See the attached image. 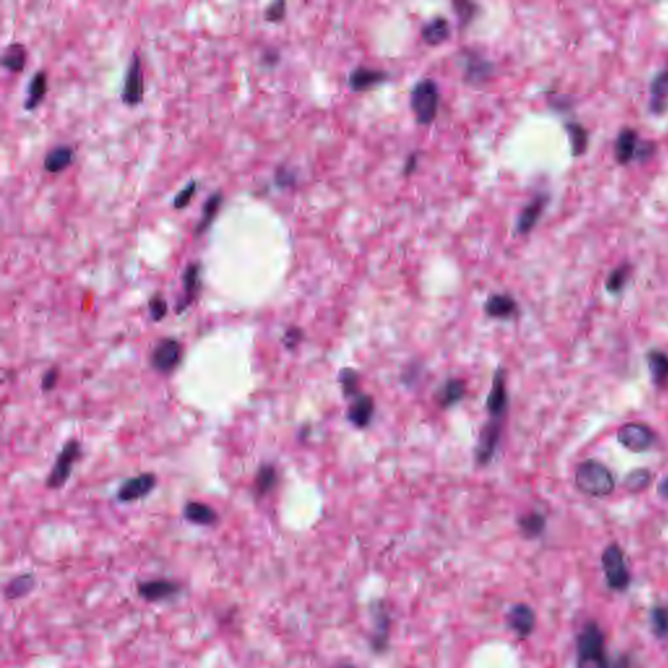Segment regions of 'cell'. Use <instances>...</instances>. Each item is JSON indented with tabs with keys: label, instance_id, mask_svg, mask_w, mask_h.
I'll use <instances>...</instances> for the list:
<instances>
[{
	"label": "cell",
	"instance_id": "obj_36",
	"mask_svg": "<svg viewBox=\"0 0 668 668\" xmlns=\"http://www.w3.org/2000/svg\"><path fill=\"white\" fill-rule=\"evenodd\" d=\"M628 276H629V268L626 265L617 268L609 274L607 282H606V289L612 294L619 293L624 287Z\"/></svg>",
	"mask_w": 668,
	"mask_h": 668
},
{
	"label": "cell",
	"instance_id": "obj_8",
	"mask_svg": "<svg viewBox=\"0 0 668 668\" xmlns=\"http://www.w3.org/2000/svg\"><path fill=\"white\" fill-rule=\"evenodd\" d=\"M123 102L128 106L139 104L144 98V75L139 54H133L126 73L122 92Z\"/></svg>",
	"mask_w": 668,
	"mask_h": 668
},
{
	"label": "cell",
	"instance_id": "obj_34",
	"mask_svg": "<svg viewBox=\"0 0 668 668\" xmlns=\"http://www.w3.org/2000/svg\"><path fill=\"white\" fill-rule=\"evenodd\" d=\"M566 130L572 144L573 154L581 156L588 148V132L580 124H566Z\"/></svg>",
	"mask_w": 668,
	"mask_h": 668
},
{
	"label": "cell",
	"instance_id": "obj_15",
	"mask_svg": "<svg viewBox=\"0 0 668 668\" xmlns=\"http://www.w3.org/2000/svg\"><path fill=\"white\" fill-rule=\"evenodd\" d=\"M222 201H224L222 192H214L213 195L209 196L208 200L205 201V204L202 207L200 221L198 222V225L195 226V238L201 236L204 233L208 231L209 227L212 226V224L214 222V219L217 217L218 212H219L221 205H222Z\"/></svg>",
	"mask_w": 668,
	"mask_h": 668
},
{
	"label": "cell",
	"instance_id": "obj_44",
	"mask_svg": "<svg viewBox=\"0 0 668 668\" xmlns=\"http://www.w3.org/2000/svg\"><path fill=\"white\" fill-rule=\"evenodd\" d=\"M276 182L281 187H287V186L293 184L294 176L290 171H287L286 169H278L277 174H276Z\"/></svg>",
	"mask_w": 668,
	"mask_h": 668
},
{
	"label": "cell",
	"instance_id": "obj_32",
	"mask_svg": "<svg viewBox=\"0 0 668 668\" xmlns=\"http://www.w3.org/2000/svg\"><path fill=\"white\" fill-rule=\"evenodd\" d=\"M33 586H35L33 576L30 574L18 576L9 582L8 586L6 588V597L8 599L21 598L32 590Z\"/></svg>",
	"mask_w": 668,
	"mask_h": 668
},
{
	"label": "cell",
	"instance_id": "obj_19",
	"mask_svg": "<svg viewBox=\"0 0 668 668\" xmlns=\"http://www.w3.org/2000/svg\"><path fill=\"white\" fill-rule=\"evenodd\" d=\"M547 196L540 195L538 198L533 200L526 208L522 210L518 224H517V230L520 234H528L531 231V229L538 222L540 214L543 213V209L546 207Z\"/></svg>",
	"mask_w": 668,
	"mask_h": 668
},
{
	"label": "cell",
	"instance_id": "obj_39",
	"mask_svg": "<svg viewBox=\"0 0 668 668\" xmlns=\"http://www.w3.org/2000/svg\"><path fill=\"white\" fill-rule=\"evenodd\" d=\"M339 382H341L344 393L346 396L354 394L356 389H358V375L353 370H345V371L341 372Z\"/></svg>",
	"mask_w": 668,
	"mask_h": 668
},
{
	"label": "cell",
	"instance_id": "obj_20",
	"mask_svg": "<svg viewBox=\"0 0 668 668\" xmlns=\"http://www.w3.org/2000/svg\"><path fill=\"white\" fill-rule=\"evenodd\" d=\"M73 161V150L70 147L59 145L51 149L44 157V167L49 173H61Z\"/></svg>",
	"mask_w": 668,
	"mask_h": 668
},
{
	"label": "cell",
	"instance_id": "obj_29",
	"mask_svg": "<svg viewBox=\"0 0 668 668\" xmlns=\"http://www.w3.org/2000/svg\"><path fill=\"white\" fill-rule=\"evenodd\" d=\"M465 396V384L461 380H449L437 393V402L442 408H449Z\"/></svg>",
	"mask_w": 668,
	"mask_h": 668
},
{
	"label": "cell",
	"instance_id": "obj_21",
	"mask_svg": "<svg viewBox=\"0 0 668 668\" xmlns=\"http://www.w3.org/2000/svg\"><path fill=\"white\" fill-rule=\"evenodd\" d=\"M388 75L382 71L370 70V68H358L354 71L350 76V87H353L356 92L370 89L377 84H382L385 81Z\"/></svg>",
	"mask_w": 668,
	"mask_h": 668
},
{
	"label": "cell",
	"instance_id": "obj_12",
	"mask_svg": "<svg viewBox=\"0 0 668 668\" xmlns=\"http://www.w3.org/2000/svg\"><path fill=\"white\" fill-rule=\"evenodd\" d=\"M179 591V586L175 582L167 580H152L141 582L139 585V594L148 602H157L162 599L170 598Z\"/></svg>",
	"mask_w": 668,
	"mask_h": 668
},
{
	"label": "cell",
	"instance_id": "obj_48",
	"mask_svg": "<svg viewBox=\"0 0 668 668\" xmlns=\"http://www.w3.org/2000/svg\"><path fill=\"white\" fill-rule=\"evenodd\" d=\"M336 668H356V666H351V664H339V667Z\"/></svg>",
	"mask_w": 668,
	"mask_h": 668
},
{
	"label": "cell",
	"instance_id": "obj_18",
	"mask_svg": "<svg viewBox=\"0 0 668 668\" xmlns=\"http://www.w3.org/2000/svg\"><path fill=\"white\" fill-rule=\"evenodd\" d=\"M375 411V402L370 396H360L348 408V420L358 428H365L371 422Z\"/></svg>",
	"mask_w": 668,
	"mask_h": 668
},
{
	"label": "cell",
	"instance_id": "obj_22",
	"mask_svg": "<svg viewBox=\"0 0 668 668\" xmlns=\"http://www.w3.org/2000/svg\"><path fill=\"white\" fill-rule=\"evenodd\" d=\"M651 110L663 113L668 106V71L660 72L651 84Z\"/></svg>",
	"mask_w": 668,
	"mask_h": 668
},
{
	"label": "cell",
	"instance_id": "obj_45",
	"mask_svg": "<svg viewBox=\"0 0 668 668\" xmlns=\"http://www.w3.org/2000/svg\"><path fill=\"white\" fill-rule=\"evenodd\" d=\"M302 339V332L300 329H296V328H293V329L287 330L285 337H284V342L287 347H296V344L300 341Z\"/></svg>",
	"mask_w": 668,
	"mask_h": 668
},
{
	"label": "cell",
	"instance_id": "obj_37",
	"mask_svg": "<svg viewBox=\"0 0 668 668\" xmlns=\"http://www.w3.org/2000/svg\"><path fill=\"white\" fill-rule=\"evenodd\" d=\"M490 72H491V67L483 59H479L478 56H475L469 61L468 76H469L470 80H473V81L483 80Z\"/></svg>",
	"mask_w": 668,
	"mask_h": 668
},
{
	"label": "cell",
	"instance_id": "obj_2",
	"mask_svg": "<svg viewBox=\"0 0 668 668\" xmlns=\"http://www.w3.org/2000/svg\"><path fill=\"white\" fill-rule=\"evenodd\" d=\"M577 668H609L605 636L597 623L585 625L577 638Z\"/></svg>",
	"mask_w": 668,
	"mask_h": 668
},
{
	"label": "cell",
	"instance_id": "obj_33",
	"mask_svg": "<svg viewBox=\"0 0 668 668\" xmlns=\"http://www.w3.org/2000/svg\"><path fill=\"white\" fill-rule=\"evenodd\" d=\"M651 483V474L649 470L636 469L631 471L625 478L624 485L628 491L637 494L643 492Z\"/></svg>",
	"mask_w": 668,
	"mask_h": 668
},
{
	"label": "cell",
	"instance_id": "obj_35",
	"mask_svg": "<svg viewBox=\"0 0 668 668\" xmlns=\"http://www.w3.org/2000/svg\"><path fill=\"white\" fill-rule=\"evenodd\" d=\"M651 625L657 637L664 638L668 634V609L664 607H655L651 612Z\"/></svg>",
	"mask_w": 668,
	"mask_h": 668
},
{
	"label": "cell",
	"instance_id": "obj_40",
	"mask_svg": "<svg viewBox=\"0 0 668 668\" xmlns=\"http://www.w3.org/2000/svg\"><path fill=\"white\" fill-rule=\"evenodd\" d=\"M285 13H286V3L277 1V3L270 4L269 7L265 9L264 18L269 23H278L285 18Z\"/></svg>",
	"mask_w": 668,
	"mask_h": 668
},
{
	"label": "cell",
	"instance_id": "obj_28",
	"mask_svg": "<svg viewBox=\"0 0 668 668\" xmlns=\"http://www.w3.org/2000/svg\"><path fill=\"white\" fill-rule=\"evenodd\" d=\"M26 58L28 55H26L25 47L23 44H9L3 52L1 64L4 68L18 73L25 68Z\"/></svg>",
	"mask_w": 668,
	"mask_h": 668
},
{
	"label": "cell",
	"instance_id": "obj_11",
	"mask_svg": "<svg viewBox=\"0 0 668 668\" xmlns=\"http://www.w3.org/2000/svg\"><path fill=\"white\" fill-rule=\"evenodd\" d=\"M502 436V420L499 418H494L485 427L480 435V440L477 448V460L479 463H487L492 459L495 453L496 447L499 444Z\"/></svg>",
	"mask_w": 668,
	"mask_h": 668
},
{
	"label": "cell",
	"instance_id": "obj_5",
	"mask_svg": "<svg viewBox=\"0 0 668 668\" xmlns=\"http://www.w3.org/2000/svg\"><path fill=\"white\" fill-rule=\"evenodd\" d=\"M655 434L649 425L643 423H626L617 431V440L628 451L643 453L655 443Z\"/></svg>",
	"mask_w": 668,
	"mask_h": 668
},
{
	"label": "cell",
	"instance_id": "obj_6",
	"mask_svg": "<svg viewBox=\"0 0 668 668\" xmlns=\"http://www.w3.org/2000/svg\"><path fill=\"white\" fill-rule=\"evenodd\" d=\"M183 347L179 341L165 339L159 341L153 348L150 356V363L158 372L169 373L174 371L181 363Z\"/></svg>",
	"mask_w": 668,
	"mask_h": 668
},
{
	"label": "cell",
	"instance_id": "obj_10",
	"mask_svg": "<svg viewBox=\"0 0 668 668\" xmlns=\"http://www.w3.org/2000/svg\"><path fill=\"white\" fill-rule=\"evenodd\" d=\"M535 614L526 605H516L506 615V624L509 629L520 638L529 637L535 628Z\"/></svg>",
	"mask_w": 668,
	"mask_h": 668
},
{
	"label": "cell",
	"instance_id": "obj_26",
	"mask_svg": "<svg viewBox=\"0 0 668 668\" xmlns=\"http://www.w3.org/2000/svg\"><path fill=\"white\" fill-rule=\"evenodd\" d=\"M451 35V28L447 18H437L425 24L422 29V38L425 44H440L448 40Z\"/></svg>",
	"mask_w": 668,
	"mask_h": 668
},
{
	"label": "cell",
	"instance_id": "obj_31",
	"mask_svg": "<svg viewBox=\"0 0 668 668\" xmlns=\"http://www.w3.org/2000/svg\"><path fill=\"white\" fill-rule=\"evenodd\" d=\"M277 473L273 466H262L255 478V494L256 496H265L276 486Z\"/></svg>",
	"mask_w": 668,
	"mask_h": 668
},
{
	"label": "cell",
	"instance_id": "obj_38",
	"mask_svg": "<svg viewBox=\"0 0 668 668\" xmlns=\"http://www.w3.org/2000/svg\"><path fill=\"white\" fill-rule=\"evenodd\" d=\"M196 187H198V183L195 181L188 183L182 191L179 192L175 199H174V208L175 209H184L190 202H191L192 198L196 192Z\"/></svg>",
	"mask_w": 668,
	"mask_h": 668
},
{
	"label": "cell",
	"instance_id": "obj_42",
	"mask_svg": "<svg viewBox=\"0 0 668 668\" xmlns=\"http://www.w3.org/2000/svg\"><path fill=\"white\" fill-rule=\"evenodd\" d=\"M453 6L457 9V13H459L462 23H469L471 18L474 16V9H475L474 4H471V3H454Z\"/></svg>",
	"mask_w": 668,
	"mask_h": 668
},
{
	"label": "cell",
	"instance_id": "obj_23",
	"mask_svg": "<svg viewBox=\"0 0 668 668\" xmlns=\"http://www.w3.org/2000/svg\"><path fill=\"white\" fill-rule=\"evenodd\" d=\"M184 517L192 523L202 526L213 525L218 520L217 513L212 506L199 502H191L184 506Z\"/></svg>",
	"mask_w": 668,
	"mask_h": 668
},
{
	"label": "cell",
	"instance_id": "obj_25",
	"mask_svg": "<svg viewBox=\"0 0 668 668\" xmlns=\"http://www.w3.org/2000/svg\"><path fill=\"white\" fill-rule=\"evenodd\" d=\"M47 75L44 71H38L33 78L30 80V84L28 87V97H26L25 107L26 110H35L38 104H41L47 93Z\"/></svg>",
	"mask_w": 668,
	"mask_h": 668
},
{
	"label": "cell",
	"instance_id": "obj_46",
	"mask_svg": "<svg viewBox=\"0 0 668 668\" xmlns=\"http://www.w3.org/2000/svg\"><path fill=\"white\" fill-rule=\"evenodd\" d=\"M658 494H660V497L668 500V475L660 482V485L658 486Z\"/></svg>",
	"mask_w": 668,
	"mask_h": 668
},
{
	"label": "cell",
	"instance_id": "obj_16",
	"mask_svg": "<svg viewBox=\"0 0 668 668\" xmlns=\"http://www.w3.org/2000/svg\"><path fill=\"white\" fill-rule=\"evenodd\" d=\"M652 382L658 388L668 385V356L660 350H650L646 356Z\"/></svg>",
	"mask_w": 668,
	"mask_h": 668
},
{
	"label": "cell",
	"instance_id": "obj_4",
	"mask_svg": "<svg viewBox=\"0 0 668 668\" xmlns=\"http://www.w3.org/2000/svg\"><path fill=\"white\" fill-rule=\"evenodd\" d=\"M602 565L606 574L608 586L617 591H623L631 583V573L624 561V552L617 545H609L602 555Z\"/></svg>",
	"mask_w": 668,
	"mask_h": 668
},
{
	"label": "cell",
	"instance_id": "obj_9",
	"mask_svg": "<svg viewBox=\"0 0 668 668\" xmlns=\"http://www.w3.org/2000/svg\"><path fill=\"white\" fill-rule=\"evenodd\" d=\"M157 479L153 474H141L139 477L130 478L123 483L118 491V499L123 503H130L149 495L156 487Z\"/></svg>",
	"mask_w": 668,
	"mask_h": 668
},
{
	"label": "cell",
	"instance_id": "obj_30",
	"mask_svg": "<svg viewBox=\"0 0 668 668\" xmlns=\"http://www.w3.org/2000/svg\"><path fill=\"white\" fill-rule=\"evenodd\" d=\"M518 526L526 538H537L546 529V518L540 513L531 512L521 517Z\"/></svg>",
	"mask_w": 668,
	"mask_h": 668
},
{
	"label": "cell",
	"instance_id": "obj_7",
	"mask_svg": "<svg viewBox=\"0 0 668 668\" xmlns=\"http://www.w3.org/2000/svg\"><path fill=\"white\" fill-rule=\"evenodd\" d=\"M80 444L76 440H72L70 443L66 444V447L61 451L58 460L55 462V466L51 470L50 475L47 478V487L56 490L64 486L67 479L70 478L71 471L73 468V463L76 462L80 457Z\"/></svg>",
	"mask_w": 668,
	"mask_h": 668
},
{
	"label": "cell",
	"instance_id": "obj_14",
	"mask_svg": "<svg viewBox=\"0 0 668 668\" xmlns=\"http://www.w3.org/2000/svg\"><path fill=\"white\" fill-rule=\"evenodd\" d=\"M200 274H201V267L198 262L190 264L184 270V273H183L184 298H183V300L179 303V305H176L178 312L186 310L198 296L200 289Z\"/></svg>",
	"mask_w": 668,
	"mask_h": 668
},
{
	"label": "cell",
	"instance_id": "obj_13",
	"mask_svg": "<svg viewBox=\"0 0 668 668\" xmlns=\"http://www.w3.org/2000/svg\"><path fill=\"white\" fill-rule=\"evenodd\" d=\"M506 403H508V394L505 388L504 375L502 372H497L492 382L491 391L488 394V399H487V410L492 417L500 419L506 410Z\"/></svg>",
	"mask_w": 668,
	"mask_h": 668
},
{
	"label": "cell",
	"instance_id": "obj_17",
	"mask_svg": "<svg viewBox=\"0 0 668 668\" xmlns=\"http://www.w3.org/2000/svg\"><path fill=\"white\" fill-rule=\"evenodd\" d=\"M373 615H375V621H373L371 643H372L373 650L382 652L387 648L388 640H389L391 619L382 607H379L377 612H375Z\"/></svg>",
	"mask_w": 668,
	"mask_h": 668
},
{
	"label": "cell",
	"instance_id": "obj_47",
	"mask_svg": "<svg viewBox=\"0 0 668 668\" xmlns=\"http://www.w3.org/2000/svg\"><path fill=\"white\" fill-rule=\"evenodd\" d=\"M415 162H417V157L415 156H413L408 159V166H406V167H408V169H406V174L410 173L411 170L415 169Z\"/></svg>",
	"mask_w": 668,
	"mask_h": 668
},
{
	"label": "cell",
	"instance_id": "obj_1",
	"mask_svg": "<svg viewBox=\"0 0 668 668\" xmlns=\"http://www.w3.org/2000/svg\"><path fill=\"white\" fill-rule=\"evenodd\" d=\"M576 486L585 495L605 497L615 490V479L609 470L595 460H586L576 470Z\"/></svg>",
	"mask_w": 668,
	"mask_h": 668
},
{
	"label": "cell",
	"instance_id": "obj_24",
	"mask_svg": "<svg viewBox=\"0 0 668 668\" xmlns=\"http://www.w3.org/2000/svg\"><path fill=\"white\" fill-rule=\"evenodd\" d=\"M516 311H517V303L512 296L496 294L487 300L486 312L491 317L508 319Z\"/></svg>",
	"mask_w": 668,
	"mask_h": 668
},
{
	"label": "cell",
	"instance_id": "obj_41",
	"mask_svg": "<svg viewBox=\"0 0 668 668\" xmlns=\"http://www.w3.org/2000/svg\"><path fill=\"white\" fill-rule=\"evenodd\" d=\"M149 311L154 320H161L167 312V303L161 296H154L149 300Z\"/></svg>",
	"mask_w": 668,
	"mask_h": 668
},
{
	"label": "cell",
	"instance_id": "obj_3",
	"mask_svg": "<svg viewBox=\"0 0 668 668\" xmlns=\"http://www.w3.org/2000/svg\"><path fill=\"white\" fill-rule=\"evenodd\" d=\"M410 104L419 124L427 126L432 122L439 109V87L434 80L419 81L411 92Z\"/></svg>",
	"mask_w": 668,
	"mask_h": 668
},
{
	"label": "cell",
	"instance_id": "obj_43",
	"mask_svg": "<svg viewBox=\"0 0 668 668\" xmlns=\"http://www.w3.org/2000/svg\"><path fill=\"white\" fill-rule=\"evenodd\" d=\"M58 380H59V372L56 368H51L49 370V372L44 373V379H42V388H44V391H51L56 384H58Z\"/></svg>",
	"mask_w": 668,
	"mask_h": 668
},
{
	"label": "cell",
	"instance_id": "obj_27",
	"mask_svg": "<svg viewBox=\"0 0 668 668\" xmlns=\"http://www.w3.org/2000/svg\"><path fill=\"white\" fill-rule=\"evenodd\" d=\"M637 147V133L631 128L621 130L615 145V156L620 164H626L633 158Z\"/></svg>",
	"mask_w": 668,
	"mask_h": 668
}]
</instances>
